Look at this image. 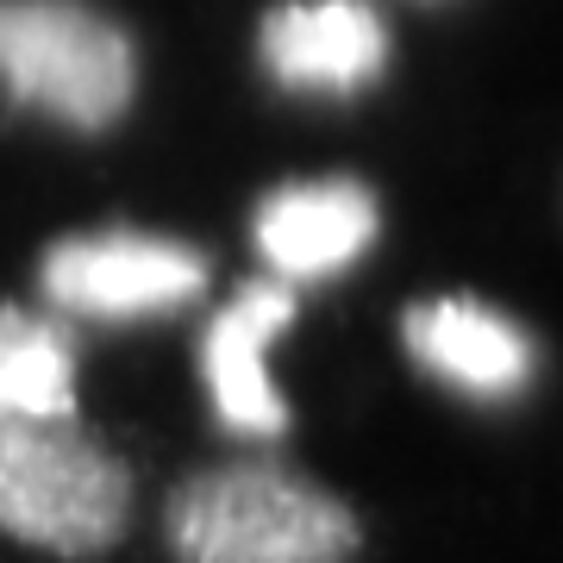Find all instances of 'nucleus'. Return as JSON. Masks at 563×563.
<instances>
[{"label": "nucleus", "mask_w": 563, "mask_h": 563, "mask_svg": "<svg viewBox=\"0 0 563 563\" xmlns=\"http://www.w3.org/2000/svg\"><path fill=\"white\" fill-rule=\"evenodd\" d=\"M0 81L69 125H107L132 101V44L76 0H0Z\"/></svg>", "instance_id": "3"}, {"label": "nucleus", "mask_w": 563, "mask_h": 563, "mask_svg": "<svg viewBox=\"0 0 563 563\" xmlns=\"http://www.w3.org/2000/svg\"><path fill=\"white\" fill-rule=\"evenodd\" d=\"M263 63L282 88L351 95L383 76L388 32L369 0H295L263 20Z\"/></svg>", "instance_id": "5"}, {"label": "nucleus", "mask_w": 563, "mask_h": 563, "mask_svg": "<svg viewBox=\"0 0 563 563\" xmlns=\"http://www.w3.org/2000/svg\"><path fill=\"white\" fill-rule=\"evenodd\" d=\"M401 339L432 376L470 388V395H514L532 376V344H526V332L476 301L413 307L401 325Z\"/></svg>", "instance_id": "8"}, {"label": "nucleus", "mask_w": 563, "mask_h": 563, "mask_svg": "<svg viewBox=\"0 0 563 563\" xmlns=\"http://www.w3.org/2000/svg\"><path fill=\"white\" fill-rule=\"evenodd\" d=\"M295 320V295L282 282H251L232 295L220 320L207 325L201 339V363H207V388H213V407L232 432H257V439H276L288 426V407L276 401V388L263 383V344L276 339L282 325Z\"/></svg>", "instance_id": "6"}, {"label": "nucleus", "mask_w": 563, "mask_h": 563, "mask_svg": "<svg viewBox=\"0 0 563 563\" xmlns=\"http://www.w3.org/2000/svg\"><path fill=\"white\" fill-rule=\"evenodd\" d=\"M169 544L181 563H351L357 520L276 463H232L169 495Z\"/></svg>", "instance_id": "1"}, {"label": "nucleus", "mask_w": 563, "mask_h": 563, "mask_svg": "<svg viewBox=\"0 0 563 563\" xmlns=\"http://www.w3.org/2000/svg\"><path fill=\"white\" fill-rule=\"evenodd\" d=\"M376 239V201L357 181H301L257 207V251L288 282L332 276Z\"/></svg>", "instance_id": "7"}, {"label": "nucleus", "mask_w": 563, "mask_h": 563, "mask_svg": "<svg viewBox=\"0 0 563 563\" xmlns=\"http://www.w3.org/2000/svg\"><path fill=\"white\" fill-rule=\"evenodd\" d=\"M132 476L69 420H13L0 413V526L20 539L88 558L125 532Z\"/></svg>", "instance_id": "2"}, {"label": "nucleus", "mask_w": 563, "mask_h": 563, "mask_svg": "<svg viewBox=\"0 0 563 563\" xmlns=\"http://www.w3.org/2000/svg\"><path fill=\"white\" fill-rule=\"evenodd\" d=\"M207 288V257L188 244L144 239V232H95L69 239L44 257V295L69 313L95 320H132L157 313Z\"/></svg>", "instance_id": "4"}, {"label": "nucleus", "mask_w": 563, "mask_h": 563, "mask_svg": "<svg viewBox=\"0 0 563 563\" xmlns=\"http://www.w3.org/2000/svg\"><path fill=\"white\" fill-rule=\"evenodd\" d=\"M0 413H13V420H69L76 413L69 332L25 307H0Z\"/></svg>", "instance_id": "9"}]
</instances>
